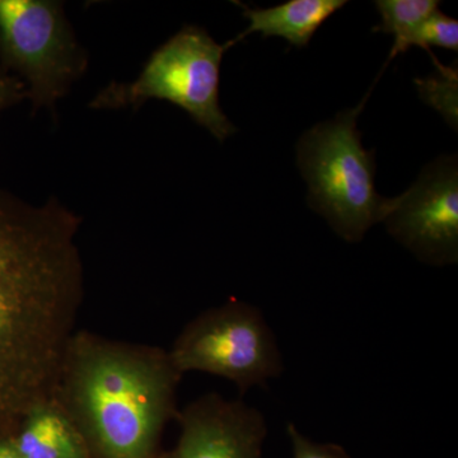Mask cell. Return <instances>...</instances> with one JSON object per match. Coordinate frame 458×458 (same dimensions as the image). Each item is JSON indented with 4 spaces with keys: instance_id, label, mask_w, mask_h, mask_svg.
Instances as JSON below:
<instances>
[{
    "instance_id": "obj_1",
    "label": "cell",
    "mask_w": 458,
    "mask_h": 458,
    "mask_svg": "<svg viewBox=\"0 0 458 458\" xmlns=\"http://www.w3.org/2000/svg\"><path fill=\"white\" fill-rule=\"evenodd\" d=\"M82 218L0 190V439L54 403L84 297Z\"/></svg>"
},
{
    "instance_id": "obj_2",
    "label": "cell",
    "mask_w": 458,
    "mask_h": 458,
    "mask_svg": "<svg viewBox=\"0 0 458 458\" xmlns=\"http://www.w3.org/2000/svg\"><path fill=\"white\" fill-rule=\"evenodd\" d=\"M181 373L159 346L75 331L55 400L82 437L89 458H159L176 419Z\"/></svg>"
},
{
    "instance_id": "obj_3",
    "label": "cell",
    "mask_w": 458,
    "mask_h": 458,
    "mask_svg": "<svg viewBox=\"0 0 458 458\" xmlns=\"http://www.w3.org/2000/svg\"><path fill=\"white\" fill-rule=\"evenodd\" d=\"M361 104L304 132L298 165L309 183V203L346 242H360L376 223L384 222L391 199L376 191L375 150L361 146L357 120Z\"/></svg>"
},
{
    "instance_id": "obj_4",
    "label": "cell",
    "mask_w": 458,
    "mask_h": 458,
    "mask_svg": "<svg viewBox=\"0 0 458 458\" xmlns=\"http://www.w3.org/2000/svg\"><path fill=\"white\" fill-rule=\"evenodd\" d=\"M225 45L198 26H185L158 47L131 83L113 82L90 101L95 110L140 108L148 99H165L186 111L219 141L237 131L219 104Z\"/></svg>"
},
{
    "instance_id": "obj_5",
    "label": "cell",
    "mask_w": 458,
    "mask_h": 458,
    "mask_svg": "<svg viewBox=\"0 0 458 458\" xmlns=\"http://www.w3.org/2000/svg\"><path fill=\"white\" fill-rule=\"evenodd\" d=\"M87 66L62 3L0 0V71L13 72L26 84L33 113L54 111Z\"/></svg>"
},
{
    "instance_id": "obj_6",
    "label": "cell",
    "mask_w": 458,
    "mask_h": 458,
    "mask_svg": "<svg viewBox=\"0 0 458 458\" xmlns=\"http://www.w3.org/2000/svg\"><path fill=\"white\" fill-rule=\"evenodd\" d=\"M168 354L181 375L197 370L223 377L241 394L284 370L276 336L260 310L237 300L189 322Z\"/></svg>"
},
{
    "instance_id": "obj_7",
    "label": "cell",
    "mask_w": 458,
    "mask_h": 458,
    "mask_svg": "<svg viewBox=\"0 0 458 458\" xmlns=\"http://www.w3.org/2000/svg\"><path fill=\"white\" fill-rule=\"evenodd\" d=\"M388 233L419 260L432 265L458 260V167L456 156L427 165L417 182L391 199L384 219Z\"/></svg>"
},
{
    "instance_id": "obj_8",
    "label": "cell",
    "mask_w": 458,
    "mask_h": 458,
    "mask_svg": "<svg viewBox=\"0 0 458 458\" xmlns=\"http://www.w3.org/2000/svg\"><path fill=\"white\" fill-rule=\"evenodd\" d=\"M176 420L179 442L159 458H262L267 421L243 401L207 394L181 410Z\"/></svg>"
},
{
    "instance_id": "obj_9",
    "label": "cell",
    "mask_w": 458,
    "mask_h": 458,
    "mask_svg": "<svg viewBox=\"0 0 458 458\" xmlns=\"http://www.w3.org/2000/svg\"><path fill=\"white\" fill-rule=\"evenodd\" d=\"M242 8L243 17L250 25L233 40L225 45V49L242 41L251 33L260 32L265 38H283L289 44L302 49L311 41L316 31L337 11L348 4L346 0H289L271 8H250L234 2Z\"/></svg>"
},
{
    "instance_id": "obj_10",
    "label": "cell",
    "mask_w": 458,
    "mask_h": 458,
    "mask_svg": "<svg viewBox=\"0 0 458 458\" xmlns=\"http://www.w3.org/2000/svg\"><path fill=\"white\" fill-rule=\"evenodd\" d=\"M12 441L22 458H89L82 437L54 403L33 409Z\"/></svg>"
},
{
    "instance_id": "obj_11",
    "label": "cell",
    "mask_w": 458,
    "mask_h": 458,
    "mask_svg": "<svg viewBox=\"0 0 458 458\" xmlns=\"http://www.w3.org/2000/svg\"><path fill=\"white\" fill-rule=\"evenodd\" d=\"M375 4L382 22L373 29V32L394 36L393 50L388 56L390 62L415 47L419 29L433 12L439 9L441 3L438 0H378Z\"/></svg>"
},
{
    "instance_id": "obj_12",
    "label": "cell",
    "mask_w": 458,
    "mask_h": 458,
    "mask_svg": "<svg viewBox=\"0 0 458 458\" xmlns=\"http://www.w3.org/2000/svg\"><path fill=\"white\" fill-rule=\"evenodd\" d=\"M415 47L426 49L428 54L439 68L438 60L434 57V54L429 50V47H443V49L457 51L458 50V21L448 17L447 14L441 13L439 9L433 12L427 18L426 22L421 25L415 38Z\"/></svg>"
},
{
    "instance_id": "obj_13",
    "label": "cell",
    "mask_w": 458,
    "mask_h": 458,
    "mask_svg": "<svg viewBox=\"0 0 458 458\" xmlns=\"http://www.w3.org/2000/svg\"><path fill=\"white\" fill-rule=\"evenodd\" d=\"M438 71L441 73L439 78L417 81L419 90H420L421 98L426 99L433 107L441 111L447 122L456 128L457 111L450 107V105L445 101V96L457 101V69L445 68L442 65L441 68H438Z\"/></svg>"
},
{
    "instance_id": "obj_14",
    "label": "cell",
    "mask_w": 458,
    "mask_h": 458,
    "mask_svg": "<svg viewBox=\"0 0 458 458\" xmlns=\"http://www.w3.org/2000/svg\"><path fill=\"white\" fill-rule=\"evenodd\" d=\"M286 434L292 443L293 458H352L342 445L335 443H316L304 437L293 423L286 426Z\"/></svg>"
},
{
    "instance_id": "obj_15",
    "label": "cell",
    "mask_w": 458,
    "mask_h": 458,
    "mask_svg": "<svg viewBox=\"0 0 458 458\" xmlns=\"http://www.w3.org/2000/svg\"><path fill=\"white\" fill-rule=\"evenodd\" d=\"M26 98V84L17 75L0 71V113Z\"/></svg>"
},
{
    "instance_id": "obj_16",
    "label": "cell",
    "mask_w": 458,
    "mask_h": 458,
    "mask_svg": "<svg viewBox=\"0 0 458 458\" xmlns=\"http://www.w3.org/2000/svg\"><path fill=\"white\" fill-rule=\"evenodd\" d=\"M0 458H22L12 438L0 439Z\"/></svg>"
}]
</instances>
